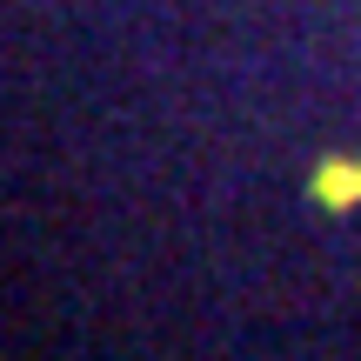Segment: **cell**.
Listing matches in <instances>:
<instances>
[{
	"instance_id": "1",
	"label": "cell",
	"mask_w": 361,
	"mask_h": 361,
	"mask_svg": "<svg viewBox=\"0 0 361 361\" xmlns=\"http://www.w3.org/2000/svg\"><path fill=\"white\" fill-rule=\"evenodd\" d=\"M314 188H322L328 207H341V201H355V194H361V168H322V180H314Z\"/></svg>"
}]
</instances>
